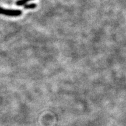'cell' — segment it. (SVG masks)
<instances>
[{"mask_svg":"<svg viewBox=\"0 0 126 126\" xmlns=\"http://www.w3.org/2000/svg\"><path fill=\"white\" fill-rule=\"evenodd\" d=\"M22 11L19 9H8L0 7V14L8 16H19L22 15Z\"/></svg>","mask_w":126,"mask_h":126,"instance_id":"obj_1","label":"cell"},{"mask_svg":"<svg viewBox=\"0 0 126 126\" xmlns=\"http://www.w3.org/2000/svg\"><path fill=\"white\" fill-rule=\"evenodd\" d=\"M31 1H32V0H18L16 2V5L18 6H23Z\"/></svg>","mask_w":126,"mask_h":126,"instance_id":"obj_2","label":"cell"},{"mask_svg":"<svg viewBox=\"0 0 126 126\" xmlns=\"http://www.w3.org/2000/svg\"><path fill=\"white\" fill-rule=\"evenodd\" d=\"M36 7V5L35 4H25L24 5L25 9H34Z\"/></svg>","mask_w":126,"mask_h":126,"instance_id":"obj_3","label":"cell"}]
</instances>
